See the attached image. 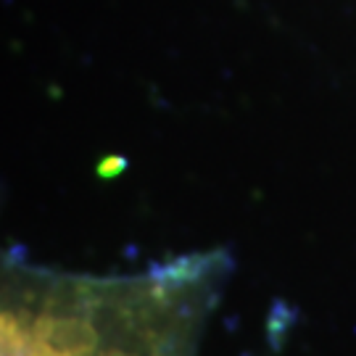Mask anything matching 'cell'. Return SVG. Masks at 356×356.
<instances>
[]
</instances>
